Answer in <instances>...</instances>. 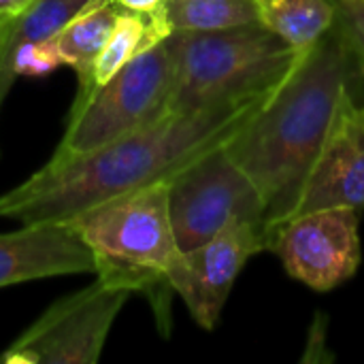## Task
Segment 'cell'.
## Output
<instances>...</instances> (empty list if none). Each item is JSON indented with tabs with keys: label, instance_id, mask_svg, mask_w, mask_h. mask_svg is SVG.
I'll return each mask as SVG.
<instances>
[{
	"label": "cell",
	"instance_id": "cell-16",
	"mask_svg": "<svg viewBox=\"0 0 364 364\" xmlns=\"http://www.w3.org/2000/svg\"><path fill=\"white\" fill-rule=\"evenodd\" d=\"M158 15L168 34L213 32L260 23L254 0H164Z\"/></svg>",
	"mask_w": 364,
	"mask_h": 364
},
{
	"label": "cell",
	"instance_id": "cell-18",
	"mask_svg": "<svg viewBox=\"0 0 364 364\" xmlns=\"http://www.w3.org/2000/svg\"><path fill=\"white\" fill-rule=\"evenodd\" d=\"M122 9L128 11H139V13H154L156 9H160V4L164 0H115Z\"/></svg>",
	"mask_w": 364,
	"mask_h": 364
},
{
	"label": "cell",
	"instance_id": "cell-9",
	"mask_svg": "<svg viewBox=\"0 0 364 364\" xmlns=\"http://www.w3.org/2000/svg\"><path fill=\"white\" fill-rule=\"evenodd\" d=\"M260 252H271V228L239 220L207 243L181 252L166 279L186 303L194 322L205 331H213L239 273Z\"/></svg>",
	"mask_w": 364,
	"mask_h": 364
},
{
	"label": "cell",
	"instance_id": "cell-5",
	"mask_svg": "<svg viewBox=\"0 0 364 364\" xmlns=\"http://www.w3.org/2000/svg\"><path fill=\"white\" fill-rule=\"evenodd\" d=\"M173 60L166 38L130 60L79 109L68 113L55 158L94 151L168 115Z\"/></svg>",
	"mask_w": 364,
	"mask_h": 364
},
{
	"label": "cell",
	"instance_id": "cell-7",
	"mask_svg": "<svg viewBox=\"0 0 364 364\" xmlns=\"http://www.w3.org/2000/svg\"><path fill=\"white\" fill-rule=\"evenodd\" d=\"M134 294L98 277L92 286L55 301L2 354L4 364H96L117 314Z\"/></svg>",
	"mask_w": 364,
	"mask_h": 364
},
{
	"label": "cell",
	"instance_id": "cell-4",
	"mask_svg": "<svg viewBox=\"0 0 364 364\" xmlns=\"http://www.w3.org/2000/svg\"><path fill=\"white\" fill-rule=\"evenodd\" d=\"M70 222L94 252L98 277L149 294L158 314L160 301L168 309L166 294L173 288L166 273L181 254L171 222L168 181L113 196Z\"/></svg>",
	"mask_w": 364,
	"mask_h": 364
},
{
	"label": "cell",
	"instance_id": "cell-13",
	"mask_svg": "<svg viewBox=\"0 0 364 364\" xmlns=\"http://www.w3.org/2000/svg\"><path fill=\"white\" fill-rule=\"evenodd\" d=\"M122 11L124 9L115 0H92L58 34L55 45L60 60L77 73L75 98L87 92L96 60L107 47Z\"/></svg>",
	"mask_w": 364,
	"mask_h": 364
},
{
	"label": "cell",
	"instance_id": "cell-8",
	"mask_svg": "<svg viewBox=\"0 0 364 364\" xmlns=\"http://www.w3.org/2000/svg\"><path fill=\"white\" fill-rule=\"evenodd\" d=\"M271 252L286 273L316 292H331L352 279L363 247L356 209H318L271 226Z\"/></svg>",
	"mask_w": 364,
	"mask_h": 364
},
{
	"label": "cell",
	"instance_id": "cell-3",
	"mask_svg": "<svg viewBox=\"0 0 364 364\" xmlns=\"http://www.w3.org/2000/svg\"><path fill=\"white\" fill-rule=\"evenodd\" d=\"M166 43L173 60L171 113H192L269 94L303 53L262 23L173 32Z\"/></svg>",
	"mask_w": 364,
	"mask_h": 364
},
{
	"label": "cell",
	"instance_id": "cell-11",
	"mask_svg": "<svg viewBox=\"0 0 364 364\" xmlns=\"http://www.w3.org/2000/svg\"><path fill=\"white\" fill-rule=\"evenodd\" d=\"M73 273H96V260L73 222L21 224L0 235V288Z\"/></svg>",
	"mask_w": 364,
	"mask_h": 364
},
{
	"label": "cell",
	"instance_id": "cell-12",
	"mask_svg": "<svg viewBox=\"0 0 364 364\" xmlns=\"http://www.w3.org/2000/svg\"><path fill=\"white\" fill-rule=\"evenodd\" d=\"M92 0H34L26 11L0 19V107L17 75L15 53L28 45L53 43L62 28L79 15Z\"/></svg>",
	"mask_w": 364,
	"mask_h": 364
},
{
	"label": "cell",
	"instance_id": "cell-2",
	"mask_svg": "<svg viewBox=\"0 0 364 364\" xmlns=\"http://www.w3.org/2000/svg\"><path fill=\"white\" fill-rule=\"evenodd\" d=\"M364 66L335 23L303 51L267 102L224 145L267 203L269 228L288 220L328 134L343 87Z\"/></svg>",
	"mask_w": 364,
	"mask_h": 364
},
{
	"label": "cell",
	"instance_id": "cell-15",
	"mask_svg": "<svg viewBox=\"0 0 364 364\" xmlns=\"http://www.w3.org/2000/svg\"><path fill=\"white\" fill-rule=\"evenodd\" d=\"M260 23L296 51L314 47L337 21L335 0H254Z\"/></svg>",
	"mask_w": 364,
	"mask_h": 364
},
{
	"label": "cell",
	"instance_id": "cell-19",
	"mask_svg": "<svg viewBox=\"0 0 364 364\" xmlns=\"http://www.w3.org/2000/svg\"><path fill=\"white\" fill-rule=\"evenodd\" d=\"M34 0H0V19L13 17L21 11H26Z\"/></svg>",
	"mask_w": 364,
	"mask_h": 364
},
{
	"label": "cell",
	"instance_id": "cell-17",
	"mask_svg": "<svg viewBox=\"0 0 364 364\" xmlns=\"http://www.w3.org/2000/svg\"><path fill=\"white\" fill-rule=\"evenodd\" d=\"M337 6V26L358 53L364 66V0H352V2H341L335 0Z\"/></svg>",
	"mask_w": 364,
	"mask_h": 364
},
{
	"label": "cell",
	"instance_id": "cell-1",
	"mask_svg": "<svg viewBox=\"0 0 364 364\" xmlns=\"http://www.w3.org/2000/svg\"><path fill=\"white\" fill-rule=\"evenodd\" d=\"M168 113L94 151L55 158L0 196V218L19 224L70 222L83 211L158 181H168L203 154L226 145L271 96Z\"/></svg>",
	"mask_w": 364,
	"mask_h": 364
},
{
	"label": "cell",
	"instance_id": "cell-14",
	"mask_svg": "<svg viewBox=\"0 0 364 364\" xmlns=\"http://www.w3.org/2000/svg\"><path fill=\"white\" fill-rule=\"evenodd\" d=\"M166 36H168V32L158 15V9L154 13H139V11L124 9L107 47L102 49V53L96 60L87 92L73 100V109H79L102 83H107L130 60H134L136 55H141L143 51L154 47L156 43L164 41Z\"/></svg>",
	"mask_w": 364,
	"mask_h": 364
},
{
	"label": "cell",
	"instance_id": "cell-10",
	"mask_svg": "<svg viewBox=\"0 0 364 364\" xmlns=\"http://www.w3.org/2000/svg\"><path fill=\"white\" fill-rule=\"evenodd\" d=\"M364 207V105L352 85L339 94L322 149L290 218L318 209Z\"/></svg>",
	"mask_w": 364,
	"mask_h": 364
},
{
	"label": "cell",
	"instance_id": "cell-20",
	"mask_svg": "<svg viewBox=\"0 0 364 364\" xmlns=\"http://www.w3.org/2000/svg\"><path fill=\"white\" fill-rule=\"evenodd\" d=\"M341 2H352V0H341Z\"/></svg>",
	"mask_w": 364,
	"mask_h": 364
},
{
	"label": "cell",
	"instance_id": "cell-6",
	"mask_svg": "<svg viewBox=\"0 0 364 364\" xmlns=\"http://www.w3.org/2000/svg\"><path fill=\"white\" fill-rule=\"evenodd\" d=\"M168 209L181 252H190L232 222L267 224V203L250 175L220 145L168 179Z\"/></svg>",
	"mask_w": 364,
	"mask_h": 364
}]
</instances>
